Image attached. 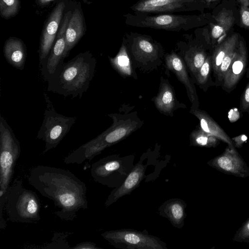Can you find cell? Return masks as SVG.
Instances as JSON below:
<instances>
[{
    "label": "cell",
    "mask_w": 249,
    "mask_h": 249,
    "mask_svg": "<svg viewBox=\"0 0 249 249\" xmlns=\"http://www.w3.org/2000/svg\"><path fill=\"white\" fill-rule=\"evenodd\" d=\"M28 181L42 196L52 200L54 213L65 221H72L80 210L88 208L86 184L68 170L37 165L30 171Z\"/></svg>",
    "instance_id": "cell-1"
},
{
    "label": "cell",
    "mask_w": 249,
    "mask_h": 249,
    "mask_svg": "<svg viewBox=\"0 0 249 249\" xmlns=\"http://www.w3.org/2000/svg\"><path fill=\"white\" fill-rule=\"evenodd\" d=\"M212 69V62L211 55H208L204 63L196 75L197 81L199 84L204 85L206 84L210 77Z\"/></svg>",
    "instance_id": "cell-30"
},
{
    "label": "cell",
    "mask_w": 249,
    "mask_h": 249,
    "mask_svg": "<svg viewBox=\"0 0 249 249\" xmlns=\"http://www.w3.org/2000/svg\"><path fill=\"white\" fill-rule=\"evenodd\" d=\"M239 6V25L249 30V0H236Z\"/></svg>",
    "instance_id": "cell-31"
},
{
    "label": "cell",
    "mask_w": 249,
    "mask_h": 249,
    "mask_svg": "<svg viewBox=\"0 0 249 249\" xmlns=\"http://www.w3.org/2000/svg\"><path fill=\"white\" fill-rule=\"evenodd\" d=\"M240 109L243 112L249 113V82L246 86L241 97Z\"/></svg>",
    "instance_id": "cell-33"
},
{
    "label": "cell",
    "mask_w": 249,
    "mask_h": 249,
    "mask_svg": "<svg viewBox=\"0 0 249 249\" xmlns=\"http://www.w3.org/2000/svg\"><path fill=\"white\" fill-rule=\"evenodd\" d=\"M219 142L218 139L205 132L201 128L193 131L190 135V143L192 146L214 148Z\"/></svg>",
    "instance_id": "cell-25"
},
{
    "label": "cell",
    "mask_w": 249,
    "mask_h": 249,
    "mask_svg": "<svg viewBox=\"0 0 249 249\" xmlns=\"http://www.w3.org/2000/svg\"><path fill=\"white\" fill-rule=\"evenodd\" d=\"M134 160L133 155L122 157L119 155H109L93 163L90 174L96 182L115 188L122 184L134 168Z\"/></svg>",
    "instance_id": "cell-6"
},
{
    "label": "cell",
    "mask_w": 249,
    "mask_h": 249,
    "mask_svg": "<svg viewBox=\"0 0 249 249\" xmlns=\"http://www.w3.org/2000/svg\"><path fill=\"white\" fill-rule=\"evenodd\" d=\"M175 99L173 93L168 86H165L156 99L157 107L163 112L171 111L174 106Z\"/></svg>",
    "instance_id": "cell-26"
},
{
    "label": "cell",
    "mask_w": 249,
    "mask_h": 249,
    "mask_svg": "<svg viewBox=\"0 0 249 249\" xmlns=\"http://www.w3.org/2000/svg\"><path fill=\"white\" fill-rule=\"evenodd\" d=\"M144 156H141L139 162L136 163L122 184L114 188L108 196L105 206L108 207L116 202L122 197L131 193L138 187L145 176L148 164L143 163Z\"/></svg>",
    "instance_id": "cell-16"
},
{
    "label": "cell",
    "mask_w": 249,
    "mask_h": 249,
    "mask_svg": "<svg viewBox=\"0 0 249 249\" xmlns=\"http://www.w3.org/2000/svg\"><path fill=\"white\" fill-rule=\"evenodd\" d=\"M51 105L44 112V119L37 138L45 142L43 154L55 148L70 131L76 117H70L57 113Z\"/></svg>",
    "instance_id": "cell-9"
},
{
    "label": "cell",
    "mask_w": 249,
    "mask_h": 249,
    "mask_svg": "<svg viewBox=\"0 0 249 249\" xmlns=\"http://www.w3.org/2000/svg\"><path fill=\"white\" fill-rule=\"evenodd\" d=\"M232 241L240 243H249V217L235 233Z\"/></svg>",
    "instance_id": "cell-32"
},
{
    "label": "cell",
    "mask_w": 249,
    "mask_h": 249,
    "mask_svg": "<svg viewBox=\"0 0 249 249\" xmlns=\"http://www.w3.org/2000/svg\"><path fill=\"white\" fill-rule=\"evenodd\" d=\"M3 54L6 61L14 68L22 70L26 57V50L24 43L16 37L6 40L3 47Z\"/></svg>",
    "instance_id": "cell-20"
},
{
    "label": "cell",
    "mask_w": 249,
    "mask_h": 249,
    "mask_svg": "<svg viewBox=\"0 0 249 249\" xmlns=\"http://www.w3.org/2000/svg\"><path fill=\"white\" fill-rule=\"evenodd\" d=\"M231 139L234 147L240 148L243 146L244 143L247 142L248 137L246 135L242 134Z\"/></svg>",
    "instance_id": "cell-35"
},
{
    "label": "cell",
    "mask_w": 249,
    "mask_h": 249,
    "mask_svg": "<svg viewBox=\"0 0 249 249\" xmlns=\"http://www.w3.org/2000/svg\"><path fill=\"white\" fill-rule=\"evenodd\" d=\"M134 126L130 123L121 124L114 120L112 125L107 130L68 154L64 158V162L80 164L86 160L91 161L105 149L126 138L134 130Z\"/></svg>",
    "instance_id": "cell-5"
},
{
    "label": "cell",
    "mask_w": 249,
    "mask_h": 249,
    "mask_svg": "<svg viewBox=\"0 0 249 249\" xmlns=\"http://www.w3.org/2000/svg\"><path fill=\"white\" fill-rule=\"evenodd\" d=\"M110 61L114 67L126 74H130V61L127 48L123 42L120 51L115 58H110Z\"/></svg>",
    "instance_id": "cell-27"
},
{
    "label": "cell",
    "mask_w": 249,
    "mask_h": 249,
    "mask_svg": "<svg viewBox=\"0 0 249 249\" xmlns=\"http://www.w3.org/2000/svg\"><path fill=\"white\" fill-rule=\"evenodd\" d=\"M206 8H211L214 6V4H217L221 0H203Z\"/></svg>",
    "instance_id": "cell-36"
},
{
    "label": "cell",
    "mask_w": 249,
    "mask_h": 249,
    "mask_svg": "<svg viewBox=\"0 0 249 249\" xmlns=\"http://www.w3.org/2000/svg\"><path fill=\"white\" fill-rule=\"evenodd\" d=\"M207 56L202 46L195 45L191 47L187 52V62L195 76L204 63Z\"/></svg>",
    "instance_id": "cell-24"
},
{
    "label": "cell",
    "mask_w": 249,
    "mask_h": 249,
    "mask_svg": "<svg viewBox=\"0 0 249 249\" xmlns=\"http://www.w3.org/2000/svg\"><path fill=\"white\" fill-rule=\"evenodd\" d=\"M233 10L223 7L216 15H212L206 26L200 33L208 47L212 49L229 35L236 21Z\"/></svg>",
    "instance_id": "cell-11"
},
{
    "label": "cell",
    "mask_w": 249,
    "mask_h": 249,
    "mask_svg": "<svg viewBox=\"0 0 249 249\" xmlns=\"http://www.w3.org/2000/svg\"><path fill=\"white\" fill-rule=\"evenodd\" d=\"M248 61V51L244 40L240 37L234 56L222 83L228 91L233 89L245 72Z\"/></svg>",
    "instance_id": "cell-17"
},
{
    "label": "cell",
    "mask_w": 249,
    "mask_h": 249,
    "mask_svg": "<svg viewBox=\"0 0 249 249\" xmlns=\"http://www.w3.org/2000/svg\"><path fill=\"white\" fill-rule=\"evenodd\" d=\"M134 13L123 16L126 25L174 32L187 31L208 24L212 16L203 13L199 15Z\"/></svg>",
    "instance_id": "cell-3"
},
{
    "label": "cell",
    "mask_w": 249,
    "mask_h": 249,
    "mask_svg": "<svg viewBox=\"0 0 249 249\" xmlns=\"http://www.w3.org/2000/svg\"><path fill=\"white\" fill-rule=\"evenodd\" d=\"M71 14L70 11L66 14L59 32L57 34L54 44L48 57L41 66V72L44 81H48L60 63L64 62V58L67 57L65 34Z\"/></svg>",
    "instance_id": "cell-13"
},
{
    "label": "cell",
    "mask_w": 249,
    "mask_h": 249,
    "mask_svg": "<svg viewBox=\"0 0 249 249\" xmlns=\"http://www.w3.org/2000/svg\"><path fill=\"white\" fill-rule=\"evenodd\" d=\"M71 249H102L96 246L95 243L90 241H85L81 242Z\"/></svg>",
    "instance_id": "cell-34"
},
{
    "label": "cell",
    "mask_w": 249,
    "mask_h": 249,
    "mask_svg": "<svg viewBox=\"0 0 249 249\" xmlns=\"http://www.w3.org/2000/svg\"><path fill=\"white\" fill-rule=\"evenodd\" d=\"M39 3L41 5H46L53 0H37Z\"/></svg>",
    "instance_id": "cell-37"
},
{
    "label": "cell",
    "mask_w": 249,
    "mask_h": 249,
    "mask_svg": "<svg viewBox=\"0 0 249 249\" xmlns=\"http://www.w3.org/2000/svg\"><path fill=\"white\" fill-rule=\"evenodd\" d=\"M207 164L227 175L242 178L249 177V167L235 148L227 146L221 154L210 160Z\"/></svg>",
    "instance_id": "cell-12"
},
{
    "label": "cell",
    "mask_w": 249,
    "mask_h": 249,
    "mask_svg": "<svg viewBox=\"0 0 249 249\" xmlns=\"http://www.w3.org/2000/svg\"><path fill=\"white\" fill-rule=\"evenodd\" d=\"M65 6L63 2L57 5L53 10L42 30L38 51L40 66L49 54L56 39Z\"/></svg>",
    "instance_id": "cell-14"
},
{
    "label": "cell",
    "mask_w": 249,
    "mask_h": 249,
    "mask_svg": "<svg viewBox=\"0 0 249 249\" xmlns=\"http://www.w3.org/2000/svg\"><path fill=\"white\" fill-rule=\"evenodd\" d=\"M240 38L239 34L232 33L217 44L213 49L211 57L212 69L214 76L225 57L230 52L237 48Z\"/></svg>",
    "instance_id": "cell-23"
},
{
    "label": "cell",
    "mask_w": 249,
    "mask_h": 249,
    "mask_svg": "<svg viewBox=\"0 0 249 249\" xmlns=\"http://www.w3.org/2000/svg\"><path fill=\"white\" fill-rule=\"evenodd\" d=\"M123 42L133 55L140 58L150 59L157 56L160 47L150 36L136 32L127 33Z\"/></svg>",
    "instance_id": "cell-15"
},
{
    "label": "cell",
    "mask_w": 249,
    "mask_h": 249,
    "mask_svg": "<svg viewBox=\"0 0 249 249\" xmlns=\"http://www.w3.org/2000/svg\"><path fill=\"white\" fill-rule=\"evenodd\" d=\"M19 0H0V12L1 17L9 18L15 16L20 8Z\"/></svg>",
    "instance_id": "cell-28"
},
{
    "label": "cell",
    "mask_w": 249,
    "mask_h": 249,
    "mask_svg": "<svg viewBox=\"0 0 249 249\" xmlns=\"http://www.w3.org/2000/svg\"><path fill=\"white\" fill-rule=\"evenodd\" d=\"M96 61L89 52L60 63L47 81V91L64 97L81 98L94 76Z\"/></svg>",
    "instance_id": "cell-2"
},
{
    "label": "cell",
    "mask_w": 249,
    "mask_h": 249,
    "mask_svg": "<svg viewBox=\"0 0 249 249\" xmlns=\"http://www.w3.org/2000/svg\"><path fill=\"white\" fill-rule=\"evenodd\" d=\"M101 236L111 245L122 249H168L159 237L144 231L122 229L106 231Z\"/></svg>",
    "instance_id": "cell-8"
},
{
    "label": "cell",
    "mask_w": 249,
    "mask_h": 249,
    "mask_svg": "<svg viewBox=\"0 0 249 249\" xmlns=\"http://www.w3.org/2000/svg\"><path fill=\"white\" fill-rule=\"evenodd\" d=\"M186 206V202L182 199L171 198L160 206L159 213L160 215L168 219L173 226L181 229L184 225Z\"/></svg>",
    "instance_id": "cell-18"
},
{
    "label": "cell",
    "mask_w": 249,
    "mask_h": 249,
    "mask_svg": "<svg viewBox=\"0 0 249 249\" xmlns=\"http://www.w3.org/2000/svg\"><path fill=\"white\" fill-rule=\"evenodd\" d=\"M192 113L198 119L200 128L205 132L215 136L231 148H235L231 139L222 127L206 112L193 109Z\"/></svg>",
    "instance_id": "cell-21"
},
{
    "label": "cell",
    "mask_w": 249,
    "mask_h": 249,
    "mask_svg": "<svg viewBox=\"0 0 249 249\" xmlns=\"http://www.w3.org/2000/svg\"><path fill=\"white\" fill-rule=\"evenodd\" d=\"M3 208L7 219L15 223H36L40 220L41 203L37 194L16 178L7 191Z\"/></svg>",
    "instance_id": "cell-4"
},
{
    "label": "cell",
    "mask_w": 249,
    "mask_h": 249,
    "mask_svg": "<svg viewBox=\"0 0 249 249\" xmlns=\"http://www.w3.org/2000/svg\"><path fill=\"white\" fill-rule=\"evenodd\" d=\"M166 62L169 68L176 74L178 79L185 85L189 98L193 104V109H197L199 103L196 91L189 79L181 59L175 53H172L166 57Z\"/></svg>",
    "instance_id": "cell-19"
},
{
    "label": "cell",
    "mask_w": 249,
    "mask_h": 249,
    "mask_svg": "<svg viewBox=\"0 0 249 249\" xmlns=\"http://www.w3.org/2000/svg\"><path fill=\"white\" fill-rule=\"evenodd\" d=\"M71 233L70 232L54 233L52 242L43 249H71L66 239Z\"/></svg>",
    "instance_id": "cell-29"
},
{
    "label": "cell",
    "mask_w": 249,
    "mask_h": 249,
    "mask_svg": "<svg viewBox=\"0 0 249 249\" xmlns=\"http://www.w3.org/2000/svg\"><path fill=\"white\" fill-rule=\"evenodd\" d=\"M84 32L83 17L80 11L76 9L70 17L66 31L65 38L67 56L71 50L82 37Z\"/></svg>",
    "instance_id": "cell-22"
},
{
    "label": "cell",
    "mask_w": 249,
    "mask_h": 249,
    "mask_svg": "<svg viewBox=\"0 0 249 249\" xmlns=\"http://www.w3.org/2000/svg\"><path fill=\"white\" fill-rule=\"evenodd\" d=\"M206 8L203 0H139L130 7L133 12L147 14H174Z\"/></svg>",
    "instance_id": "cell-10"
},
{
    "label": "cell",
    "mask_w": 249,
    "mask_h": 249,
    "mask_svg": "<svg viewBox=\"0 0 249 249\" xmlns=\"http://www.w3.org/2000/svg\"><path fill=\"white\" fill-rule=\"evenodd\" d=\"M0 196L10 185L14 168L20 157V143L4 117L0 116Z\"/></svg>",
    "instance_id": "cell-7"
}]
</instances>
